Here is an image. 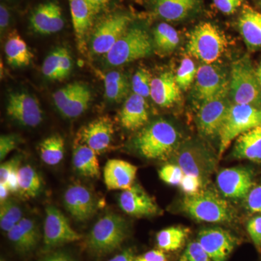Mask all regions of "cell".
I'll return each instance as SVG.
<instances>
[{"label":"cell","instance_id":"c3c4849f","mask_svg":"<svg viewBox=\"0 0 261 261\" xmlns=\"http://www.w3.org/2000/svg\"><path fill=\"white\" fill-rule=\"evenodd\" d=\"M18 138L15 135H2L0 137V159L3 161L10 152L16 148Z\"/></svg>","mask_w":261,"mask_h":261},{"label":"cell","instance_id":"7dc6e473","mask_svg":"<svg viewBox=\"0 0 261 261\" xmlns=\"http://www.w3.org/2000/svg\"><path fill=\"white\" fill-rule=\"evenodd\" d=\"M73 68V60L70 51L64 47H60V76L61 80L69 75Z\"/></svg>","mask_w":261,"mask_h":261},{"label":"cell","instance_id":"52a82bcc","mask_svg":"<svg viewBox=\"0 0 261 261\" xmlns=\"http://www.w3.org/2000/svg\"><path fill=\"white\" fill-rule=\"evenodd\" d=\"M260 126V108L232 103L220 130L219 157L226 152L233 140L247 130Z\"/></svg>","mask_w":261,"mask_h":261},{"label":"cell","instance_id":"8fae6325","mask_svg":"<svg viewBox=\"0 0 261 261\" xmlns=\"http://www.w3.org/2000/svg\"><path fill=\"white\" fill-rule=\"evenodd\" d=\"M129 15L115 13L103 19L94 31L91 39V49L95 55H106L128 29Z\"/></svg>","mask_w":261,"mask_h":261},{"label":"cell","instance_id":"5b68a950","mask_svg":"<svg viewBox=\"0 0 261 261\" xmlns=\"http://www.w3.org/2000/svg\"><path fill=\"white\" fill-rule=\"evenodd\" d=\"M226 46V37L216 25L202 22L190 32L187 51L205 64H212L222 56Z\"/></svg>","mask_w":261,"mask_h":261},{"label":"cell","instance_id":"b9f144b4","mask_svg":"<svg viewBox=\"0 0 261 261\" xmlns=\"http://www.w3.org/2000/svg\"><path fill=\"white\" fill-rule=\"evenodd\" d=\"M205 184L201 178L191 175H184L179 186L186 195H192L203 190Z\"/></svg>","mask_w":261,"mask_h":261},{"label":"cell","instance_id":"d4e9b609","mask_svg":"<svg viewBox=\"0 0 261 261\" xmlns=\"http://www.w3.org/2000/svg\"><path fill=\"white\" fill-rule=\"evenodd\" d=\"M119 118L121 126L127 130H136L145 126L149 118L145 98L130 94L121 108Z\"/></svg>","mask_w":261,"mask_h":261},{"label":"cell","instance_id":"5bb4252c","mask_svg":"<svg viewBox=\"0 0 261 261\" xmlns=\"http://www.w3.org/2000/svg\"><path fill=\"white\" fill-rule=\"evenodd\" d=\"M216 184L226 198L240 200L246 197L253 187V173L247 168H225L218 173Z\"/></svg>","mask_w":261,"mask_h":261},{"label":"cell","instance_id":"f35d334b","mask_svg":"<svg viewBox=\"0 0 261 261\" xmlns=\"http://www.w3.org/2000/svg\"><path fill=\"white\" fill-rule=\"evenodd\" d=\"M43 75L50 80H61L60 76V48L49 53L42 67Z\"/></svg>","mask_w":261,"mask_h":261},{"label":"cell","instance_id":"3957f363","mask_svg":"<svg viewBox=\"0 0 261 261\" xmlns=\"http://www.w3.org/2000/svg\"><path fill=\"white\" fill-rule=\"evenodd\" d=\"M229 97L233 104L249 105L261 109L260 86L249 56L242 57L231 65Z\"/></svg>","mask_w":261,"mask_h":261},{"label":"cell","instance_id":"8d00e7d4","mask_svg":"<svg viewBox=\"0 0 261 261\" xmlns=\"http://www.w3.org/2000/svg\"><path fill=\"white\" fill-rule=\"evenodd\" d=\"M152 75L145 68H140L132 77V88L134 93L146 98L150 96Z\"/></svg>","mask_w":261,"mask_h":261},{"label":"cell","instance_id":"db71d44e","mask_svg":"<svg viewBox=\"0 0 261 261\" xmlns=\"http://www.w3.org/2000/svg\"><path fill=\"white\" fill-rule=\"evenodd\" d=\"M91 8L93 10L94 14L97 15L106 9L110 3V0H87Z\"/></svg>","mask_w":261,"mask_h":261},{"label":"cell","instance_id":"ac0fdd59","mask_svg":"<svg viewBox=\"0 0 261 261\" xmlns=\"http://www.w3.org/2000/svg\"><path fill=\"white\" fill-rule=\"evenodd\" d=\"M63 200L66 210L76 221H87L97 211L95 197L84 185H73L68 187Z\"/></svg>","mask_w":261,"mask_h":261},{"label":"cell","instance_id":"f907efd6","mask_svg":"<svg viewBox=\"0 0 261 261\" xmlns=\"http://www.w3.org/2000/svg\"><path fill=\"white\" fill-rule=\"evenodd\" d=\"M135 261H168V259L163 250H153L140 255Z\"/></svg>","mask_w":261,"mask_h":261},{"label":"cell","instance_id":"d590c367","mask_svg":"<svg viewBox=\"0 0 261 261\" xmlns=\"http://www.w3.org/2000/svg\"><path fill=\"white\" fill-rule=\"evenodd\" d=\"M197 69L195 63L190 58H184L178 68L175 78L178 87L182 91L188 90L195 81Z\"/></svg>","mask_w":261,"mask_h":261},{"label":"cell","instance_id":"1f68e13d","mask_svg":"<svg viewBox=\"0 0 261 261\" xmlns=\"http://www.w3.org/2000/svg\"><path fill=\"white\" fill-rule=\"evenodd\" d=\"M188 228L182 226H171L157 233L156 241L160 250L176 251L183 246L188 236Z\"/></svg>","mask_w":261,"mask_h":261},{"label":"cell","instance_id":"44dd1931","mask_svg":"<svg viewBox=\"0 0 261 261\" xmlns=\"http://www.w3.org/2000/svg\"><path fill=\"white\" fill-rule=\"evenodd\" d=\"M137 172V166L132 163L123 160H109L103 170L105 184L110 190H128L134 185Z\"/></svg>","mask_w":261,"mask_h":261},{"label":"cell","instance_id":"f5cc1de1","mask_svg":"<svg viewBox=\"0 0 261 261\" xmlns=\"http://www.w3.org/2000/svg\"><path fill=\"white\" fill-rule=\"evenodd\" d=\"M40 261H75L68 252L64 251L54 252L44 257Z\"/></svg>","mask_w":261,"mask_h":261},{"label":"cell","instance_id":"277c9868","mask_svg":"<svg viewBox=\"0 0 261 261\" xmlns=\"http://www.w3.org/2000/svg\"><path fill=\"white\" fill-rule=\"evenodd\" d=\"M173 157V162L181 168L185 174L197 176L205 184L214 172L217 163L210 148L195 139L181 142Z\"/></svg>","mask_w":261,"mask_h":261},{"label":"cell","instance_id":"816d5d0a","mask_svg":"<svg viewBox=\"0 0 261 261\" xmlns=\"http://www.w3.org/2000/svg\"><path fill=\"white\" fill-rule=\"evenodd\" d=\"M10 12L8 7L3 3L0 5V32L1 34H4L10 22Z\"/></svg>","mask_w":261,"mask_h":261},{"label":"cell","instance_id":"9f6ffc18","mask_svg":"<svg viewBox=\"0 0 261 261\" xmlns=\"http://www.w3.org/2000/svg\"><path fill=\"white\" fill-rule=\"evenodd\" d=\"M10 192L9 189L8 187L0 184V201H1V202H4L5 200L8 199Z\"/></svg>","mask_w":261,"mask_h":261},{"label":"cell","instance_id":"e575fe53","mask_svg":"<svg viewBox=\"0 0 261 261\" xmlns=\"http://www.w3.org/2000/svg\"><path fill=\"white\" fill-rule=\"evenodd\" d=\"M23 219V213L20 206L10 199L1 202L0 207V226L2 230L8 232L12 228Z\"/></svg>","mask_w":261,"mask_h":261},{"label":"cell","instance_id":"bcb514c9","mask_svg":"<svg viewBox=\"0 0 261 261\" xmlns=\"http://www.w3.org/2000/svg\"><path fill=\"white\" fill-rule=\"evenodd\" d=\"M20 163V158L17 156V157L13 158L1 165L0 166V184L1 185L8 187V180H9L10 175L12 174L15 168L20 167L19 166Z\"/></svg>","mask_w":261,"mask_h":261},{"label":"cell","instance_id":"484cf974","mask_svg":"<svg viewBox=\"0 0 261 261\" xmlns=\"http://www.w3.org/2000/svg\"><path fill=\"white\" fill-rule=\"evenodd\" d=\"M152 4L160 18L168 21H179L198 8L200 0H152Z\"/></svg>","mask_w":261,"mask_h":261},{"label":"cell","instance_id":"11a10c76","mask_svg":"<svg viewBox=\"0 0 261 261\" xmlns=\"http://www.w3.org/2000/svg\"><path fill=\"white\" fill-rule=\"evenodd\" d=\"M109 261H135V257L132 250H126L118 254Z\"/></svg>","mask_w":261,"mask_h":261},{"label":"cell","instance_id":"7c38bea8","mask_svg":"<svg viewBox=\"0 0 261 261\" xmlns=\"http://www.w3.org/2000/svg\"><path fill=\"white\" fill-rule=\"evenodd\" d=\"M53 98L57 109L63 116L74 118L88 109L92 92L86 84L74 82L57 90Z\"/></svg>","mask_w":261,"mask_h":261},{"label":"cell","instance_id":"e0dca14e","mask_svg":"<svg viewBox=\"0 0 261 261\" xmlns=\"http://www.w3.org/2000/svg\"><path fill=\"white\" fill-rule=\"evenodd\" d=\"M114 126L111 118L102 116L82 127L78 134L79 145L93 149L97 154L103 153L113 140Z\"/></svg>","mask_w":261,"mask_h":261},{"label":"cell","instance_id":"4fadbf2b","mask_svg":"<svg viewBox=\"0 0 261 261\" xmlns=\"http://www.w3.org/2000/svg\"><path fill=\"white\" fill-rule=\"evenodd\" d=\"M44 244L46 250H50L64 244L79 241L82 236L70 226L64 214L56 207L49 205L45 209Z\"/></svg>","mask_w":261,"mask_h":261},{"label":"cell","instance_id":"681fc988","mask_svg":"<svg viewBox=\"0 0 261 261\" xmlns=\"http://www.w3.org/2000/svg\"><path fill=\"white\" fill-rule=\"evenodd\" d=\"M214 3L216 8L221 13L231 15L242 7L243 0H214Z\"/></svg>","mask_w":261,"mask_h":261},{"label":"cell","instance_id":"7a4b0ae2","mask_svg":"<svg viewBox=\"0 0 261 261\" xmlns=\"http://www.w3.org/2000/svg\"><path fill=\"white\" fill-rule=\"evenodd\" d=\"M182 210L196 221L207 223H230L234 211L227 201L211 190H202L192 195H185Z\"/></svg>","mask_w":261,"mask_h":261},{"label":"cell","instance_id":"f6af8a7d","mask_svg":"<svg viewBox=\"0 0 261 261\" xmlns=\"http://www.w3.org/2000/svg\"><path fill=\"white\" fill-rule=\"evenodd\" d=\"M247 209L252 213L261 214V186L253 187L246 196Z\"/></svg>","mask_w":261,"mask_h":261},{"label":"cell","instance_id":"ffe728a7","mask_svg":"<svg viewBox=\"0 0 261 261\" xmlns=\"http://www.w3.org/2000/svg\"><path fill=\"white\" fill-rule=\"evenodd\" d=\"M29 21L33 30L42 35L56 34L64 27L62 9L55 2L38 5L33 10Z\"/></svg>","mask_w":261,"mask_h":261},{"label":"cell","instance_id":"6f0895ef","mask_svg":"<svg viewBox=\"0 0 261 261\" xmlns=\"http://www.w3.org/2000/svg\"><path fill=\"white\" fill-rule=\"evenodd\" d=\"M255 73H256L257 80H258L261 88V63L257 67L256 69H255Z\"/></svg>","mask_w":261,"mask_h":261},{"label":"cell","instance_id":"4dcf8cb0","mask_svg":"<svg viewBox=\"0 0 261 261\" xmlns=\"http://www.w3.org/2000/svg\"><path fill=\"white\" fill-rule=\"evenodd\" d=\"M18 192L25 198L37 197L43 187L40 175L29 165L21 166L18 170Z\"/></svg>","mask_w":261,"mask_h":261},{"label":"cell","instance_id":"9c48e42d","mask_svg":"<svg viewBox=\"0 0 261 261\" xmlns=\"http://www.w3.org/2000/svg\"><path fill=\"white\" fill-rule=\"evenodd\" d=\"M231 104L229 90L202 103L197 114V126L200 135L208 138L219 137Z\"/></svg>","mask_w":261,"mask_h":261},{"label":"cell","instance_id":"d6986e66","mask_svg":"<svg viewBox=\"0 0 261 261\" xmlns=\"http://www.w3.org/2000/svg\"><path fill=\"white\" fill-rule=\"evenodd\" d=\"M119 205L123 212L136 217L155 216L161 211L154 199L138 184L123 190L120 195Z\"/></svg>","mask_w":261,"mask_h":261},{"label":"cell","instance_id":"680465c9","mask_svg":"<svg viewBox=\"0 0 261 261\" xmlns=\"http://www.w3.org/2000/svg\"><path fill=\"white\" fill-rule=\"evenodd\" d=\"M255 3L261 11V0H255Z\"/></svg>","mask_w":261,"mask_h":261},{"label":"cell","instance_id":"ee69618b","mask_svg":"<svg viewBox=\"0 0 261 261\" xmlns=\"http://www.w3.org/2000/svg\"><path fill=\"white\" fill-rule=\"evenodd\" d=\"M18 224L23 229L25 234L27 235L29 240L37 247L39 240H40L41 234L35 221H33L32 219H28V218H23L20 220Z\"/></svg>","mask_w":261,"mask_h":261},{"label":"cell","instance_id":"d6a6232c","mask_svg":"<svg viewBox=\"0 0 261 261\" xmlns=\"http://www.w3.org/2000/svg\"><path fill=\"white\" fill-rule=\"evenodd\" d=\"M39 149L43 162L49 166H56L64 157V140L60 135L50 136L39 144Z\"/></svg>","mask_w":261,"mask_h":261},{"label":"cell","instance_id":"7bdbcfd3","mask_svg":"<svg viewBox=\"0 0 261 261\" xmlns=\"http://www.w3.org/2000/svg\"><path fill=\"white\" fill-rule=\"evenodd\" d=\"M247 230L257 250L261 252V216H256L249 220Z\"/></svg>","mask_w":261,"mask_h":261},{"label":"cell","instance_id":"30bf717a","mask_svg":"<svg viewBox=\"0 0 261 261\" xmlns=\"http://www.w3.org/2000/svg\"><path fill=\"white\" fill-rule=\"evenodd\" d=\"M229 90V79L223 68L215 64H203L197 68L193 97L200 105Z\"/></svg>","mask_w":261,"mask_h":261},{"label":"cell","instance_id":"8992f818","mask_svg":"<svg viewBox=\"0 0 261 261\" xmlns=\"http://www.w3.org/2000/svg\"><path fill=\"white\" fill-rule=\"evenodd\" d=\"M127 233L126 220L118 214H108L94 225L87 239V245L94 254L107 255L121 247Z\"/></svg>","mask_w":261,"mask_h":261},{"label":"cell","instance_id":"6da1fadb","mask_svg":"<svg viewBox=\"0 0 261 261\" xmlns=\"http://www.w3.org/2000/svg\"><path fill=\"white\" fill-rule=\"evenodd\" d=\"M181 135L172 123L159 119L146 125L134 140V147L148 160H166L181 144Z\"/></svg>","mask_w":261,"mask_h":261},{"label":"cell","instance_id":"f1b7e54d","mask_svg":"<svg viewBox=\"0 0 261 261\" xmlns=\"http://www.w3.org/2000/svg\"><path fill=\"white\" fill-rule=\"evenodd\" d=\"M73 163L77 172L85 177H99L100 175L97 154L87 146H76L73 151Z\"/></svg>","mask_w":261,"mask_h":261},{"label":"cell","instance_id":"91938a15","mask_svg":"<svg viewBox=\"0 0 261 261\" xmlns=\"http://www.w3.org/2000/svg\"><path fill=\"white\" fill-rule=\"evenodd\" d=\"M3 1H5V0H3Z\"/></svg>","mask_w":261,"mask_h":261},{"label":"cell","instance_id":"83f0119b","mask_svg":"<svg viewBox=\"0 0 261 261\" xmlns=\"http://www.w3.org/2000/svg\"><path fill=\"white\" fill-rule=\"evenodd\" d=\"M7 62L13 68H21L30 64L33 54L27 43L16 30L10 32L5 44Z\"/></svg>","mask_w":261,"mask_h":261},{"label":"cell","instance_id":"94428289","mask_svg":"<svg viewBox=\"0 0 261 261\" xmlns=\"http://www.w3.org/2000/svg\"><path fill=\"white\" fill-rule=\"evenodd\" d=\"M1 261H3V260H1Z\"/></svg>","mask_w":261,"mask_h":261},{"label":"cell","instance_id":"ab89813d","mask_svg":"<svg viewBox=\"0 0 261 261\" xmlns=\"http://www.w3.org/2000/svg\"><path fill=\"white\" fill-rule=\"evenodd\" d=\"M184 173L181 168L175 163L165 165L159 171V177L168 185H179L181 183Z\"/></svg>","mask_w":261,"mask_h":261},{"label":"cell","instance_id":"74e56055","mask_svg":"<svg viewBox=\"0 0 261 261\" xmlns=\"http://www.w3.org/2000/svg\"><path fill=\"white\" fill-rule=\"evenodd\" d=\"M7 233L10 243L14 245L15 248L20 253H28L36 247L18 224L15 225Z\"/></svg>","mask_w":261,"mask_h":261},{"label":"cell","instance_id":"603a6c76","mask_svg":"<svg viewBox=\"0 0 261 261\" xmlns=\"http://www.w3.org/2000/svg\"><path fill=\"white\" fill-rule=\"evenodd\" d=\"M181 91L175 75L171 72H165L152 79L150 97L160 107L170 108L179 101Z\"/></svg>","mask_w":261,"mask_h":261},{"label":"cell","instance_id":"2e32d148","mask_svg":"<svg viewBox=\"0 0 261 261\" xmlns=\"http://www.w3.org/2000/svg\"><path fill=\"white\" fill-rule=\"evenodd\" d=\"M197 241L212 261L227 260L237 244V239L233 235L220 227L201 230L197 236Z\"/></svg>","mask_w":261,"mask_h":261},{"label":"cell","instance_id":"836d02e7","mask_svg":"<svg viewBox=\"0 0 261 261\" xmlns=\"http://www.w3.org/2000/svg\"><path fill=\"white\" fill-rule=\"evenodd\" d=\"M153 35L154 45L161 53H171L179 43L178 32L168 23L159 24L154 29Z\"/></svg>","mask_w":261,"mask_h":261},{"label":"cell","instance_id":"ba28073f","mask_svg":"<svg viewBox=\"0 0 261 261\" xmlns=\"http://www.w3.org/2000/svg\"><path fill=\"white\" fill-rule=\"evenodd\" d=\"M152 50V42L148 34L144 29L133 27L127 29L106 55V63L109 66H120L145 58Z\"/></svg>","mask_w":261,"mask_h":261},{"label":"cell","instance_id":"7402d4cb","mask_svg":"<svg viewBox=\"0 0 261 261\" xmlns=\"http://www.w3.org/2000/svg\"><path fill=\"white\" fill-rule=\"evenodd\" d=\"M77 45L81 53L87 48V36L95 14L87 0H68Z\"/></svg>","mask_w":261,"mask_h":261},{"label":"cell","instance_id":"4316f807","mask_svg":"<svg viewBox=\"0 0 261 261\" xmlns=\"http://www.w3.org/2000/svg\"><path fill=\"white\" fill-rule=\"evenodd\" d=\"M234 159L261 163V126L238 137L232 149Z\"/></svg>","mask_w":261,"mask_h":261},{"label":"cell","instance_id":"cb8c5ba5","mask_svg":"<svg viewBox=\"0 0 261 261\" xmlns=\"http://www.w3.org/2000/svg\"><path fill=\"white\" fill-rule=\"evenodd\" d=\"M238 28L247 48H261V13L249 5H243L238 18Z\"/></svg>","mask_w":261,"mask_h":261},{"label":"cell","instance_id":"60d3db41","mask_svg":"<svg viewBox=\"0 0 261 261\" xmlns=\"http://www.w3.org/2000/svg\"><path fill=\"white\" fill-rule=\"evenodd\" d=\"M179 261H212L198 241L189 243Z\"/></svg>","mask_w":261,"mask_h":261},{"label":"cell","instance_id":"f546056e","mask_svg":"<svg viewBox=\"0 0 261 261\" xmlns=\"http://www.w3.org/2000/svg\"><path fill=\"white\" fill-rule=\"evenodd\" d=\"M105 94L108 101L121 102L129 92V82L126 75L119 71H111L105 76Z\"/></svg>","mask_w":261,"mask_h":261},{"label":"cell","instance_id":"9a60e30c","mask_svg":"<svg viewBox=\"0 0 261 261\" xmlns=\"http://www.w3.org/2000/svg\"><path fill=\"white\" fill-rule=\"evenodd\" d=\"M7 113L24 126H37L43 120L42 110L39 101L27 92H17L9 94Z\"/></svg>","mask_w":261,"mask_h":261}]
</instances>
